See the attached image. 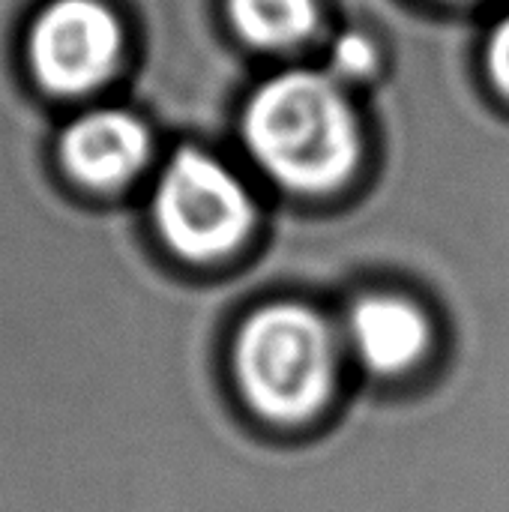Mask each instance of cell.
I'll use <instances>...</instances> for the list:
<instances>
[{"label":"cell","mask_w":509,"mask_h":512,"mask_svg":"<svg viewBox=\"0 0 509 512\" xmlns=\"http://www.w3.org/2000/svg\"><path fill=\"white\" fill-rule=\"evenodd\" d=\"M486 69L495 81V87L509 96V15H504L486 45Z\"/></svg>","instance_id":"cell-9"},{"label":"cell","mask_w":509,"mask_h":512,"mask_svg":"<svg viewBox=\"0 0 509 512\" xmlns=\"http://www.w3.org/2000/svg\"><path fill=\"white\" fill-rule=\"evenodd\" d=\"M147 153V126L135 114L117 108L81 114L60 138V159L66 171L93 189H114L132 180L147 162Z\"/></svg>","instance_id":"cell-6"},{"label":"cell","mask_w":509,"mask_h":512,"mask_svg":"<svg viewBox=\"0 0 509 512\" xmlns=\"http://www.w3.org/2000/svg\"><path fill=\"white\" fill-rule=\"evenodd\" d=\"M228 369L237 402L267 426H303L333 399L339 336L303 300L255 306L234 330Z\"/></svg>","instance_id":"cell-1"},{"label":"cell","mask_w":509,"mask_h":512,"mask_svg":"<svg viewBox=\"0 0 509 512\" xmlns=\"http://www.w3.org/2000/svg\"><path fill=\"white\" fill-rule=\"evenodd\" d=\"M342 339L369 375L402 378L426 363L435 327L411 297L363 294L345 312Z\"/></svg>","instance_id":"cell-5"},{"label":"cell","mask_w":509,"mask_h":512,"mask_svg":"<svg viewBox=\"0 0 509 512\" xmlns=\"http://www.w3.org/2000/svg\"><path fill=\"white\" fill-rule=\"evenodd\" d=\"M228 9L240 36L264 48L294 45L318 24L315 0H228Z\"/></svg>","instance_id":"cell-7"},{"label":"cell","mask_w":509,"mask_h":512,"mask_svg":"<svg viewBox=\"0 0 509 512\" xmlns=\"http://www.w3.org/2000/svg\"><path fill=\"white\" fill-rule=\"evenodd\" d=\"M243 138L264 171L294 192H327L357 165V117L327 75L294 69L261 84L243 111Z\"/></svg>","instance_id":"cell-2"},{"label":"cell","mask_w":509,"mask_h":512,"mask_svg":"<svg viewBox=\"0 0 509 512\" xmlns=\"http://www.w3.org/2000/svg\"><path fill=\"white\" fill-rule=\"evenodd\" d=\"M336 69L345 72V75H366L372 66H375V48L366 36H357V33H348L336 42Z\"/></svg>","instance_id":"cell-8"},{"label":"cell","mask_w":509,"mask_h":512,"mask_svg":"<svg viewBox=\"0 0 509 512\" xmlns=\"http://www.w3.org/2000/svg\"><path fill=\"white\" fill-rule=\"evenodd\" d=\"M153 222L174 255L210 264L231 255L249 237L255 204L219 159L186 147L177 150L156 183Z\"/></svg>","instance_id":"cell-3"},{"label":"cell","mask_w":509,"mask_h":512,"mask_svg":"<svg viewBox=\"0 0 509 512\" xmlns=\"http://www.w3.org/2000/svg\"><path fill=\"white\" fill-rule=\"evenodd\" d=\"M27 54L48 90L84 93L114 72L120 24L99 0H54L30 27Z\"/></svg>","instance_id":"cell-4"}]
</instances>
